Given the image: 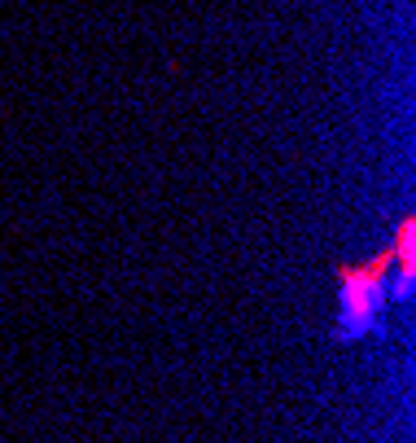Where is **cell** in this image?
<instances>
[{
    "label": "cell",
    "mask_w": 416,
    "mask_h": 443,
    "mask_svg": "<svg viewBox=\"0 0 416 443\" xmlns=\"http://www.w3.org/2000/svg\"><path fill=\"white\" fill-rule=\"evenodd\" d=\"M390 307V276L381 272H346L342 294H338V334L342 338H364L377 330V321Z\"/></svg>",
    "instance_id": "cell-1"
}]
</instances>
